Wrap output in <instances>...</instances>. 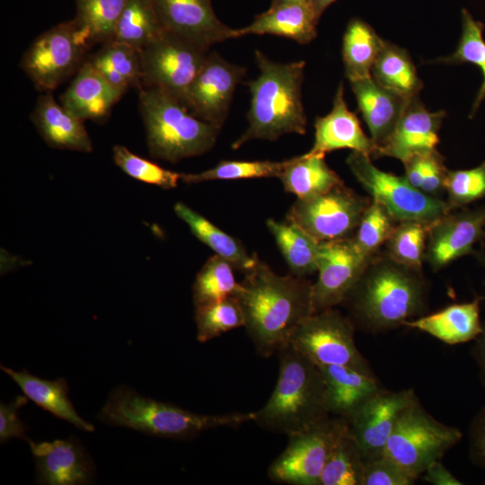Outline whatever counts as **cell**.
I'll use <instances>...</instances> for the list:
<instances>
[{
    "mask_svg": "<svg viewBox=\"0 0 485 485\" xmlns=\"http://www.w3.org/2000/svg\"><path fill=\"white\" fill-rule=\"evenodd\" d=\"M312 286L303 277L277 274L259 259L244 273L234 296L260 355L269 357L288 345L296 327L313 313Z\"/></svg>",
    "mask_w": 485,
    "mask_h": 485,
    "instance_id": "obj_1",
    "label": "cell"
},
{
    "mask_svg": "<svg viewBox=\"0 0 485 485\" xmlns=\"http://www.w3.org/2000/svg\"><path fill=\"white\" fill-rule=\"evenodd\" d=\"M428 285L422 271L402 265L386 253L375 254L342 304L355 327L382 333L425 314Z\"/></svg>",
    "mask_w": 485,
    "mask_h": 485,
    "instance_id": "obj_2",
    "label": "cell"
},
{
    "mask_svg": "<svg viewBox=\"0 0 485 485\" xmlns=\"http://www.w3.org/2000/svg\"><path fill=\"white\" fill-rule=\"evenodd\" d=\"M259 76L247 85L251 106L249 126L232 144L236 150L253 139L275 141L282 135L306 132L307 119L302 101L305 62L277 63L256 50Z\"/></svg>",
    "mask_w": 485,
    "mask_h": 485,
    "instance_id": "obj_3",
    "label": "cell"
},
{
    "mask_svg": "<svg viewBox=\"0 0 485 485\" xmlns=\"http://www.w3.org/2000/svg\"><path fill=\"white\" fill-rule=\"evenodd\" d=\"M275 388L253 422L278 433L291 435L330 415L324 382L318 366L292 345L280 349Z\"/></svg>",
    "mask_w": 485,
    "mask_h": 485,
    "instance_id": "obj_4",
    "label": "cell"
},
{
    "mask_svg": "<svg viewBox=\"0 0 485 485\" xmlns=\"http://www.w3.org/2000/svg\"><path fill=\"white\" fill-rule=\"evenodd\" d=\"M255 412L221 415L197 414L171 403L138 393L128 385H119L110 393L97 419L107 425L125 427L168 439H191L216 428H236L253 422Z\"/></svg>",
    "mask_w": 485,
    "mask_h": 485,
    "instance_id": "obj_5",
    "label": "cell"
},
{
    "mask_svg": "<svg viewBox=\"0 0 485 485\" xmlns=\"http://www.w3.org/2000/svg\"><path fill=\"white\" fill-rule=\"evenodd\" d=\"M138 90L147 147L154 158L177 163L213 148L221 128L197 118L162 89L143 85Z\"/></svg>",
    "mask_w": 485,
    "mask_h": 485,
    "instance_id": "obj_6",
    "label": "cell"
},
{
    "mask_svg": "<svg viewBox=\"0 0 485 485\" xmlns=\"http://www.w3.org/2000/svg\"><path fill=\"white\" fill-rule=\"evenodd\" d=\"M463 432L429 414L418 399L399 419L384 455L418 479L463 439Z\"/></svg>",
    "mask_w": 485,
    "mask_h": 485,
    "instance_id": "obj_7",
    "label": "cell"
},
{
    "mask_svg": "<svg viewBox=\"0 0 485 485\" xmlns=\"http://www.w3.org/2000/svg\"><path fill=\"white\" fill-rule=\"evenodd\" d=\"M93 45L86 30L73 18L39 35L24 52L20 67L36 89L52 92L78 71Z\"/></svg>",
    "mask_w": 485,
    "mask_h": 485,
    "instance_id": "obj_8",
    "label": "cell"
},
{
    "mask_svg": "<svg viewBox=\"0 0 485 485\" xmlns=\"http://www.w3.org/2000/svg\"><path fill=\"white\" fill-rule=\"evenodd\" d=\"M346 162L372 199L383 205L397 223L432 224L452 211L446 201L414 188L404 176L378 169L368 155L352 151Z\"/></svg>",
    "mask_w": 485,
    "mask_h": 485,
    "instance_id": "obj_9",
    "label": "cell"
},
{
    "mask_svg": "<svg viewBox=\"0 0 485 485\" xmlns=\"http://www.w3.org/2000/svg\"><path fill=\"white\" fill-rule=\"evenodd\" d=\"M349 316L334 308L312 313L294 331L289 344L316 366L339 365L375 376L355 343Z\"/></svg>",
    "mask_w": 485,
    "mask_h": 485,
    "instance_id": "obj_10",
    "label": "cell"
},
{
    "mask_svg": "<svg viewBox=\"0 0 485 485\" xmlns=\"http://www.w3.org/2000/svg\"><path fill=\"white\" fill-rule=\"evenodd\" d=\"M348 420L336 416L288 435L282 454L270 464L269 478L277 483L319 485L324 466Z\"/></svg>",
    "mask_w": 485,
    "mask_h": 485,
    "instance_id": "obj_11",
    "label": "cell"
},
{
    "mask_svg": "<svg viewBox=\"0 0 485 485\" xmlns=\"http://www.w3.org/2000/svg\"><path fill=\"white\" fill-rule=\"evenodd\" d=\"M207 55L208 48L163 31L140 51L143 85L162 89L186 105Z\"/></svg>",
    "mask_w": 485,
    "mask_h": 485,
    "instance_id": "obj_12",
    "label": "cell"
},
{
    "mask_svg": "<svg viewBox=\"0 0 485 485\" xmlns=\"http://www.w3.org/2000/svg\"><path fill=\"white\" fill-rule=\"evenodd\" d=\"M371 200L340 184L322 194L297 198L287 215L319 242L350 238Z\"/></svg>",
    "mask_w": 485,
    "mask_h": 485,
    "instance_id": "obj_13",
    "label": "cell"
},
{
    "mask_svg": "<svg viewBox=\"0 0 485 485\" xmlns=\"http://www.w3.org/2000/svg\"><path fill=\"white\" fill-rule=\"evenodd\" d=\"M373 257L365 254L352 237L320 242L318 278L312 286L313 313L342 304Z\"/></svg>",
    "mask_w": 485,
    "mask_h": 485,
    "instance_id": "obj_14",
    "label": "cell"
},
{
    "mask_svg": "<svg viewBox=\"0 0 485 485\" xmlns=\"http://www.w3.org/2000/svg\"><path fill=\"white\" fill-rule=\"evenodd\" d=\"M412 388L397 392L383 389L348 419L365 463L384 455L386 444L403 411L418 400Z\"/></svg>",
    "mask_w": 485,
    "mask_h": 485,
    "instance_id": "obj_15",
    "label": "cell"
},
{
    "mask_svg": "<svg viewBox=\"0 0 485 485\" xmlns=\"http://www.w3.org/2000/svg\"><path fill=\"white\" fill-rule=\"evenodd\" d=\"M245 71L216 52L208 53L189 90L186 106L197 118L221 128Z\"/></svg>",
    "mask_w": 485,
    "mask_h": 485,
    "instance_id": "obj_16",
    "label": "cell"
},
{
    "mask_svg": "<svg viewBox=\"0 0 485 485\" xmlns=\"http://www.w3.org/2000/svg\"><path fill=\"white\" fill-rule=\"evenodd\" d=\"M485 239V206L448 213L431 224L425 260L438 271L454 260L475 254Z\"/></svg>",
    "mask_w": 485,
    "mask_h": 485,
    "instance_id": "obj_17",
    "label": "cell"
},
{
    "mask_svg": "<svg viewBox=\"0 0 485 485\" xmlns=\"http://www.w3.org/2000/svg\"><path fill=\"white\" fill-rule=\"evenodd\" d=\"M164 31L206 48L233 38L234 29L216 16L211 0H152Z\"/></svg>",
    "mask_w": 485,
    "mask_h": 485,
    "instance_id": "obj_18",
    "label": "cell"
},
{
    "mask_svg": "<svg viewBox=\"0 0 485 485\" xmlns=\"http://www.w3.org/2000/svg\"><path fill=\"white\" fill-rule=\"evenodd\" d=\"M35 460V483L44 485L90 484L95 465L76 437L30 443Z\"/></svg>",
    "mask_w": 485,
    "mask_h": 485,
    "instance_id": "obj_19",
    "label": "cell"
},
{
    "mask_svg": "<svg viewBox=\"0 0 485 485\" xmlns=\"http://www.w3.org/2000/svg\"><path fill=\"white\" fill-rule=\"evenodd\" d=\"M445 117V110H428L419 95L409 98L392 135L378 149L376 157H393L403 163L416 154L436 149L438 131Z\"/></svg>",
    "mask_w": 485,
    "mask_h": 485,
    "instance_id": "obj_20",
    "label": "cell"
},
{
    "mask_svg": "<svg viewBox=\"0 0 485 485\" xmlns=\"http://www.w3.org/2000/svg\"><path fill=\"white\" fill-rule=\"evenodd\" d=\"M314 129V142L307 152L310 154L324 156L334 150L350 149L369 157L377 155V146L365 134L357 117L348 108L343 84L337 88L331 110L316 119Z\"/></svg>",
    "mask_w": 485,
    "mask_h": 485,
    "instance_id": "obj_21",
    "label": "cell"
},
{
    "mask_svg": "<svg viewBox=\"0 0 485 485\" xmlns=\"http://www.w3.org/2000/svg\"><path fill=\"white\" fill-rule=\"evenodd\" d=\"M31 119L40 137L50 147L92 152L93 143L84 120L57 102L51 92L39 96Z\"/></svg>",
    "mask_w": 485,
    "mask_h": 485,
    "instance_id": "obj_22",
    "label": "cell"
},
{
    "mask_svg": "<svg viewBox=\"0 0 485 485\" xmlns=\"http://www.w3.org/2000/svg\"><path fill=\"white\" fill-rule=\"evenodd\" d=\"M477 296L472 301L453 304L430 313L404 322L403 326L425 332L446 345L472 342L482 331L481 302Z\"/></svg>",
    "mask_w": 485,
    "mask_h": 485,
    "instance_id": "obj_23",
    "label": "cell"
},
{
    "mask_svg": "<svg viewBox=\"0 0 485 485\" xmlns=\"http://www.w3.org/2000/svg\"><path fill=\"white\" fill-rule=\"evenodd\" d=\"M349 83L370 137L379 149L392 135L409 98L384 88L372 76Z\"/></svg>",
    "mask_w": 485,
    "mask_h": 485,
    "instance_id": "obj_24",
    "label": "cell"
},
{
    "mask_svg": "<svg viewBox=\"0 0 485 485\" xmlns=\"http://www.w3.org/2000/svg\"><path fill=\"white\" fill-rule=\"evenodd\" d=\"M89 60L82 65L75 77L60 96L61 104L82 120L105 118L123 96Z\"/></svg>",
    "mask_w": 485,
    "mask_h": 485,
    "instance_id": "obj_25",
    "label": "cell"
},
{
    "mask_svg": "<svg viewBox=\"0 0 485 485\" xmlns=\"http://www.w3.org/2000/svg\"><path fill=\"white\" fill-rule=\"evenodd\" d=\"M325 386L330 415L348 419L366 401L384 389L376 376L339 365L317 366Z\"/></svg>",
    "mask_w": 485,
    "mask_h": 485,
    "instance_id": "obj_26",
    "label": "cell"
},
{
    "mask_svg": "<svg viewBox=\"0 0 485 485\" xmlns=\"http://www.w3.org/2000/svg\"><path fill=\"white\" fill-rule=\"evenodd\" d=\"M318 21L309 4L285 2L271 4L249 25L234 29L233 38L249 34L286 37L301 44L311 42L317 34Z\"/></svg>",
    "mask_w": 485,
    "mask_h": 485,
    "instance_id": "obj_27",
    "label": "cell"
},
{
    "mask_svg": "<svg viewBox=\"0 0 485 485\" xmlns=\"http://www.w3.org/2000/svg\"><path fill=\"white\" fill-rule=\"evenodd\" d=\"M0 368L36 405L57 418L68 421L82 431H94L93 424L82 419L74 408L69 399V388L65 378L45 380L31 374L25 368L14 371L3 365Z\"/></svg>",
    "mask_w": 485,
    "mask_h": 485,
    "instance_id": "obj_28",
    "label": "cell"
},
{
    "mask_svg": "<svg viewBox=\"0 0 485 485\" xmlns=\"http://www.w3.org/2000/svg\"><path fill=\"white\" fill-rule=\"evenodd\" d=\"M278 178L284 190L297 198L317 196L344 183L324 156L308 153L290 158Z\"/></svg>",
    "mask_w": 485,
    "mask_h": 485,
    "instance_id": "obj_29",
    "label": "cell"
},
{
    "mask_svg": "<svg viewBox=\"0 0 485 485\" xmlns=\"http://www.w3.org/2000/svg\"><path fill=\"white\" fill-rule=\"evenodd\" d=\"M174 211L200 242L227 260L234 269L245 273L253 267L258 258L250 255L240 241L182 202L175 204Z\"/></svg>",
    "mask_w": 485,
    "mask_h": 485,
    "instance_id": "obj_30",
    "label": "cell"
},
{
    "mask_svg": "<svg viewBox=\"0 0 485 485\" xmlns=\"http://www.w3.org/2000/svg\"><path fill=\"white\" fill-rule=\"evenodd\" d=\"M88 60L122 93L143 86L140 52L127 44L109 40Z\"/></svg>",
    "mask_w": 485,
    "mask_h": 485,
    "instance_id": "obj_31",
    "label": "cell"
},
{
    "mask_svg": "<svg viewBox=\"0 0 485 485\" xmlns=\"http://www.w3.org/2000/svg\"><path fill=\"white\" fill-rule=\"evenodd\" d=\"M266 224L293 275L304 278L317 271L318 241L288 220L269 218Z\"/></svg>",
    "mask_w": 485,
    "mask_h": 485,
    "instance_id": "obj_32",
    "label": "cell"
},
{
    "mask_svg": "<svg viewBox=\"0 0 485 485\" xmlns=\"http://www.w3.org/2000/svg\"><path fill=\"white\" fill-rule=\"evenodd\" d=\"M385 40L366 22L354 18L345 31L342 59L348 81L369 77Z\"/></svg>",
    "mask_w": 485,
    "mask_h": 485,
    "instance_id": "obj_33",
    "label": "cell"
},
{
    "mask_svg": "<svg viewBox=\"0 0 485 485\" xmlns=\"http://www.w3.org/2000/svg\"><path fill=\"white\" fill-rule=\"evenodd\" d=\"M371 75L379 84L404 98L419 95L423 88L409 53L388 41L377 57Z\"/></svg>",
    "mask_w": 485,
    "mask_h": 485,
    "instance_id": "obj_34",
    "label": "cell"
},
{
    "mask_svg": "<svg viewBox=\"0 0 485 485\" xmlns=\"http://www.w3.org/2000/svg\"><path fill=\"white\" fill-rule=\"evenodd\" d=\"M163 31L152 0H127L110 40L140 52Z\"/></svg>",
    "mask_w": 485,
    "mask_h": 485,
    "instance_id": "obj_35",
    "label": "cell"
},
{
    "mask_svg": "<svg viewBox=\"0 0 485 485\" xmlns=\"http://www.w3.org/2000/svg\"><path fill=\"white\" fill-rule=\"evenodd\" d=\"M461 17L462 33L456 49L451 55L439 58L437 62L471 63L479 67L482 81L470 111L469 118L472 119L485 99V40L483 38L485 25L474 19L465 8L462 9Z\"/></svg>",
    "mask_w": 485,
    "mask_h": 485,
    "instance_id": "obj_36",
    "label": "cell"
},
{
    "mask_svg": "<svg viewBox=\"0 0 485 485\" xmlns=\"http://www.w3.org/2000/svg\"><path fill=\"white\" fill-rule=\"evenodd\" d=\"M364 470L361 449L348 425L324 466L319 485H363Z\"/></svg>",
    "mask_w": 485,
    "mask_h": 485,
    "instance_id": "obj_37",
    "label": "cell"
},
{
    "mask_svg": "<svg viewBox=\"0 0 485 485\" xmlns=\"http://www.w3.org/2000/svg\"><path fill=\"white\" fill-rule=\"evenodd\" d=\"M234 266L225 259L215 254L198 272L192 287L195 308L234 295L240 283L234 275Z\"/></svg>",
    "mask_w": 485,
    "mask_h": 485,
    "instance_id": "obj_38",
    "label": "cell"
},
{
    "mask_svg": "<svg viewBox=\"0 0 485 485\" xmlns=\"http://www.w3.org/2000/svg\"><path fill=\"white\" fill-rule=\"evenodd\" d=\"M431 224L410 220L397 223L385 244V253L395 261L422 271Z\"/></svg>",
    "mask_w": 485,
    "mask_h": 485,
    "instance_id": "obj_39",
    "label": "cell"
},
{
    "mask_svg": "<svg viewBox=\"0 0 485 485\" xmlns=\"http://www.w3.org/2000/svg\"><path fill=\"white\" fill-rule=\"evenodd\" d=\"M194 319L197 340L202 343L245 324L242 309L234 295L196 307Z\"/></svg>",
    "mask_w": 485,
    "mask_h": 485,
    "instance_id": "obj_40",
    "label": "cell"
},
{
    "mask_svg": "<svg viewBox=\"0 0 485 485\" xmlns=\"http://www.w3.org/2000/svg\"><path fill=\"white\" fill-rule=\"evenodd\" d=\"M127 0H75L74 17L86 30L93 43L103 44L112 39L116 22Z\"/></svg>",
    "mask_w": 485,
    "mask_h": 485,
    "instance_id": "obj_41",
    "label": "cell"
},
{
    "mask_svg": "<svg viewBox=\"0 0 485 485\" xmlns=\"http://www.w3.org/2000/svg\"><path fill=\"white\" fill-rule=\"evenodd\" d=\"M289 159L274 161H221L211 169L197 173H181V181L195 184L216 180H241L278 177L288 164Z\"/></svg>",
    "mask_w": 485,
    "mask_h": 485,
    "instance_id": "obj_42",
    "label": "cell"
},
{
    "mask_svg": "<svg viewBox=\"0 0 485 485\" xmlns=\"http://www.w3.org/2000/svg\"><path fill=\"white\" fill-rule=\"evenodd\" d=\"M396 225L397 222L388 210L372 199L364 211L352 238L365 254L373 257L386 242Z\"/></svg>",
    "mask_w": 485,
    "mask_h": 485,
    "instance_id": "obj_43",
    "label": "cell"
},
{
    "mask_svg": "<svg viewBox=\"0 0 485 485\" xmlns=\"http://www.w3.org/2000/svg\"><path fill=\"white\" fill-rule=\"evenodd\" d=\"M116 165L131 178L142 182L170 190L178 186L181 173L172 172L145 159L126 146L116 145L112 148Z\"/></svg>",
    "mask_w": 485,
    "mask_h": 485,
    "instance_id": "obj_44",
    "label": "cell"
},
{
    "mask_svg": "<svg viewBox=\"0 0 485 485\" xmlns=\"http://www.w3.org/2000/svg\"><path fill=\"white\" fill-rule=\"evenodd\" d=\"M405 179L422 192L438 198L444 190L447 169L444 157L435 149L416 154L403 163Z\"/></svg>",
    "mask_w": 485,
    "mask_h": 485,
    "instance_id": "obj_45",
    "label": "cell"
},
{
    "mask_svg": "<svg viewBox=\"0 0 485 485\" xmlns=\"http://www.w3.org/2000/svg\"><path fill=\"white\" fill-rule=\"evenodd\" d=\"M444 190L451 209L463 207L485 197V162L463 170H447Z\"/></svg>",
    "mask_w": 485,
    "mask_h": 485,
    "instance_id": "obj_46",
    "label": "cell"
},
{
    "mask_svg": "<svg viewBox=\"0 0 485 485\" xmlns=\"http://www.w3.org/2000/svg\"><path fill=\"white\" fill-rule=\"evenodd\" d=\"M416 481L385 455L365 463L363 485H412Z\"/></svg>",
    "mask_w": 485,
    "mask_h": 485,
    "instance_id": "obj_47",
    "label": "cell"
},
{
    "mask_svg": "<svg viewBox=\"0 0 485 485\" xmlns=\"http://www.w3.org/2000/svg\"><path fill=\"white\" fill-rule=\"evenodd\" d=\"M26 395H18L10 403H0V442L5 443L13 438L30 443L27 436L28 427L19 418V410L28 403Z\"/></svg>",
    "mask_w": 485,
    "mask_h": 485,
    "instance_id": "obj_48",
    "label": "cell"
},
{
    "mask_svg": "<svg viewBox=\"0 0 485 485\" xmlns=\"http://www.w3.org/2000/svg\"><path fill=\"white\" fill-rule=\"evenodd\" d=\"M468 456L472 465L485 469V404L469 424Z\"/></svg>",
    "mask_w": 485,
    "mask_h": 485,
    "instance_id": "obj_49",
    "label": "cell"
},
{
    "mask_svg": "<svg viewBox=\"0 0 485 485\" xmlns=\"http://www.w3.org/2000/svg\"><path fill=\"white\" fill-rule=\"evenodd\" d=\"M424 480L432 485H463L441 462H433L423 472ZM422 474V475H423Z\"/></svg>",
    "mask_w": 485,
    "mask_h": 485,
    "instance_id": "obj_50",
    "label": "cell"
},
{
    "mask_svg": "<svg viewBox=\"0 0 485 485\" xmlns=\"http://www.w3.org/2000/svg\"><path fill=\"white\" fill-rule=\"evenodd\" d=\"M470 355L477 366L480 382L485 388V320L481 334L472 341Z\"/></svg>",
    "mask_w": 485,
    "mask_h": 485,
    "instance_id": "obj_51",
    "label": "cell"
},
{
    "mask_svg": "<svg viewBox=\"0 0 485 485\" xmlns=\"http://www.w3.org/2000/svg\"><path fill=\"white\" fill-rule=\"evenodd\" d=\"M336 0H310L309 4L319 22L324 11Z\"/></svg>",
    "mask_w": 485,
    "mask_h": 485,
    "instance_id": "obj_52",
    "label": "cell"
},
{
    "mask_svg": "<svg viewBox=\"0 0 485 485\" xmlns=\"http://www.w3.org/2000/svg\"><path fill=\"white\" fill-rule=\"evenodd\" d=\"M310 0H272L271 4H280L285 2H295L309 4ZM310 5V4H309Z\"/></svg>",
    "mask_w": 485,
    "mask_h": 485,
    "instance_id": "obj_53",
    "label": "cell"
},
{
    "mask_svg": "<svg viewBox=\"0 0 485 485\" xmlns=\"http://www.w3.org/2000/svg\"><path fill=\"white\" fill-rule=\"evenodd\" d=\"M478 257L480 258V260L482 261L483 265L485 266V256L480 254L478 255Z\"/></svg>",
    "mask_w": 485,
    "mask_h": 485,
    "instance_id": "obj_54",
    "label": "cell"
}]
</instances>
